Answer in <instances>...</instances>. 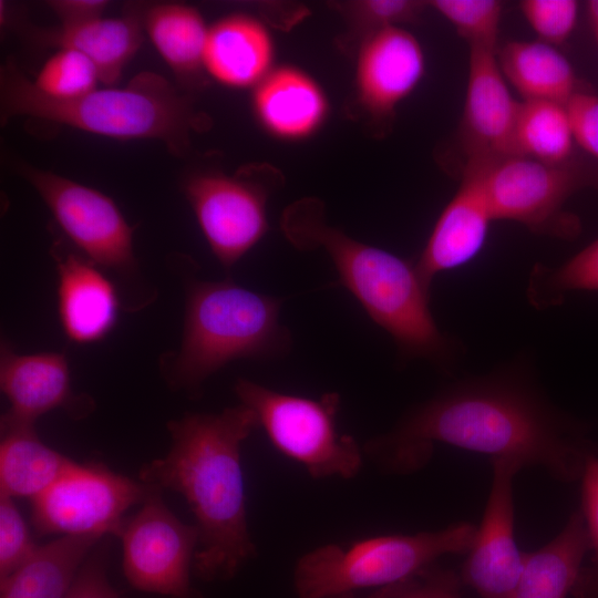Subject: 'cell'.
<instances>
[{
	"label": "cell",
	"mask_w": 598,
	"mask_h": 598,
	"mask_svg": "<svg viewBox=\"0 0 598 598\" xmlns=\"http://www.w3.org/2000/svg\"><path fill=\"white\" fill-rule=\"evenodd\" d=\"M0 388L10 402L1 416V430L34 426L38 417L55 409L79 420L95 408L91 396L72 391L63 353L18 354L8 341L1 346Z\"/></svg>",
	"instance_id": "cell-15"
},
{
	"label": "cell",
	"mask_w": 598,
	"mask_h": 598,
	"mask_svg": "<svg viewBox=\"0 0 598 598\" xmlns=\"http://www.w3.org/2000/svg\"><path fill=\"white\" fill-rule=\"evenodd\" d=\"M565 107L575 143L598 161V94L578 89Z\"/></svg>",
	"instance_id": "cell-35"
},
{
	"label": "cell",
	"mask_w": 598,
	"mask_h": 598,
	"mask_svg": "<svg viewBox=\"0 0 598 598\" xmlns=\"http://www.w3.org/2000/svg\"><path fill=\"white\" fill-rule=\"evenodd\" d=\"M496 49L470 45L462 118L466 164H488L516 155L514 137L520 102L509 91Z\"/></svg>",
	"instance_id": "cell-14"
},
{
	"label": "cell",
	"mask_w": 598,
	"mask_h": 598,
	"mask_svg": "<svg viewBox=\"0 0 598 598\" xmlns=\"http://www.w3.org/2000/svg\"><path fill=\"white\" fill-rule=\"evenodd\" d=\"M275 42L268 28L245 13L226 16L209 25L204 71L234 90H254L274 69Z\"/></svg>",
	"instance_id": "cell-20"
},
{
	"label": "cell",
	"mask_w": 598,
	"mask_h": 598,
	"mask_svg": "<svg viewBox=\"0 0 598 598\" xmlns=\"http://www.w3.org/2000/svg\"><path fill=\"white\" fill-rule=\"evenodd\" d=\"M109 2L104 0H53L49 8L61 25H76L103 17Z\"/></svg>",
	"instance_id": "cell-38"
},
{
	"label": "cell",
	"mask_w": 598,
	"mask_h": 598,
	"mask_svg": "<svg viewBox=\"0 0 598 598\" xmlns=\"http://www.w3.org/2000/svg\"><path fill=\"white\" fill-rule=\"evenodd\" d=\"M589 19L594 31H598V0L587 2Z\"/></svg>",
	"instance_id": "cell-39"
},
{
	"label": "cell",
	"mask_w": 598,
	"mask_h": 598,
	"mask_svg": "<svg viewBox=\"0 0 598 598\" xmlns=\"http://www.w3.org/2000/svg\"><path fill=\"white\" fill-rule=\"evenodd\" d=\"M445 18L468 45L496 48L503 3L497 0H432L427 2Z\"/></svg>",
	"instance_id": "cell-30"
},
{
	"label": "cell",
	"mask_w": 598,
	"mask_h": 598,
	"mask_svg": "<svg viewBox=\"0 0 598 598\" xmlns=\"http://www.w3.org/2000/svg\"><path fill=\"white\" fill-rule=\"evenodd\" d=\"M150 41L182 84L198 83L204 71V52L209 27L192 6L162 2L142 12Z\"/></svg>",
	"instance_id": "cell-23"
},
{
	"label": "cell",
	"mask_w": 598,
	"mask_h": 598,
	"mask_svg": "<svg viewBox=\"0 0 598 598\" xmlns=\"http://www.w3.org/2000/svg\"><path fill=\"white\" fill-rule=\"evenodd\" d=\"M109 545H96L79 570L65 598H120L107 577Z\"/></svg>",
	"instance_id": "cell-36"
},
{
	"label": "cell",
	"mask_w": 598,
	"mask_h": 598,
	"mask_svg": "<svg viewBox=\"0 0 598 598\" xmlns=\"http://www.w3.org/2000/svg\"><path fill=\"white\" fill-rule=\"evenodd\" d=\"M286 238L300 250L322 249L333 264L339 283L370 319L393 339L404 360L422 359L447 370L458 346L444 334L430 308L431 286L415 262L357 240L324 218L322 204L303 198L281 217Z\"/></svg>",
	"instance_id": "cell-3"
},
{
	"label": "cell",
	"mask_w": 598,
	"mask_h": 598,
	"mask_svg": "<svg viewBox=\"0 0 598 598\" xmlns=\"http://www.w3.org/2000/svg\"><path fill=\"white\" fill-rule=\"evenodd\" d=\"M587 553V528L579 508L550 542L525 553L523 573L512 598H566Z\"/></svg>",
	"instance_id": "cell-22"
},
{
	"label": "cell",
	"mask_w": 598,
	"mask_h": 598,
	"mask_svg": "<svg viewBox=\"0 0 598 598\" xmlns=\"http://www.w3.org/2000/svg\"><path fill=\"white\" fill-rule=\"evenodd\" d=\"M37 547L13 498L0 494V581L16 571Z\"/></svg>",
	"instance_id": "cell-34"
},
{
	"label": "cell",
	"mask_w": 598,
	"mask_h": 598,
	"mask_svg": "<svg viewBox=\"0 0 598 598\" xmlns=\"http://www.w3.org/2000/svg\"><path fill=\"white\" fill-rule=\"evenodd\" d=\"M574 290L598 291V238L556 268L536 265L526 292L530 305L542 310L558 306Z\"/></svg>",
	"instance_id": "cell-28"
},
{
	"label": "cell",
	"mask_w": 598,
	"mask_h": 598,
	"mask_svg": "<svg viewBox=\"0 0 598 598\" xmlns=\"http://www.w3.org/2000/svg\"><path fill=\"white\" fill-rule=\"evenodd\" d=\"M435 443L516 458L561 483L580 480L587 461L598 455L585 425L549 400L522 360L444 386L363 451L383 472L408 475L429 463Z\"/></svg>",
	"instance_id": "cell-1"
},
{
	"label": "cell",
	"mask_w": 598,
	"mask_h": 598,
	"mask_svg": "<svg viewBox=\"0 0 598 598\" xmlns=\"http://www.w3.org/2000/svg\"><path fill=\"white\" fill-rule=\"evenodd\" d=\"M493 220L476 175L465 167L457 192L415 261L423 279L432 286L437 275L472 260L483 248Z\"/></svg>",
	"instance_id": "cell-17"
},
{
	"label": "cell",
	"mask_w": 598,
	"mask_h": 598,
	"mask_svg": "<svg viewBox=\"0 0 598 598\" xmlns=\"http://www.w3.org/2000/svg\"><path fill=\"white\" fill-rule=\"evenodd\" d=\"M501 71L524 100L566 104L578 90L575 71L556 47L542 41H508L496 49Z\"/></svg>",
	"instance_id": "cell-25"
},
{
	"label": "cell",
	"mask_w": 598,
	"mask_h": 598,
	"mask_svg": "<svg viewBox=\"0 0 598 598\" xmlns=\"http://www.w3.org/2000/svg\"><path fill=\"white\" fill-rule=\"evenodd\" d=\"M168 453L145 463L138 480L179 493L199 533L193 573L204 581L234 578L256 556L246 511L243 442L259 427L244 404L219 413H186L166 424Z\"/></svg>",
	"instance_id": "cell-2"
},
{
	"label": "cell",
	"mask_w": 598,
	"mask_h": 598,
	"mask_svg": "<svg viewBox=\"0 0 598 598\" xmlns=\"http://www.w3.org/2000/svg\"><path fill=\"white\" fill-rule=\"evenodd\" d=\"M419 40L403 27L369 32L359 50L355 87L362 107L377 118L392 116L425 74Z\"/></svg>",
	"instance_id": "cell-16"
},
{
	"label": "cell",
	"mask_w": 598,
	"mask_h": 598,
	"mask_svg": "<svg viewBox=\"0 0 598 598\" xmlns=\"http://www.w3.org/2000/svg\"><path fill=\"white\" fill-rule=\"evenodd\" d=\"M35 89L53 100H73L97 89L99 72L93 62L73 49H58L32 81Z\"/></svg>",
	"instance_id": "cell-29"
},
{
	"label": "cell",
	"mask_w": 598,
	"mask_h": 598,
	"mask_svg": "<svg viewBox=\"0 0 598 598\" xmlns=\"http://www.w3.org/2000/svg\"><path fill=\"white\" fill-rule=\"evenodd\" d=\"M425 6L413 0H367L355 6V13L373 32L415 20Z\"/></svg>",
	"instance_id": "cell-37"
},
{
	"label": "cell",
	"mask_w": 598,
	"mask_h": 598,
	"mask_svg": "<svg viewBox=\"0 0 598 598\" xmlns=\"http://www.w3.org/2000/svg\"><path fill=\"white\" fill-rule=\"evenodd\" d=\"M515 154L548 164H567L574 137L565 104L524 100L515 126Z\"/></svg>",
	"instance_id": "cell-27"
},
{
	"label": "cell",
	"mask_w": 598,
	"mask_h": 598,
	"mask_svg": "<svg viewBox=\"0 0 598 598\" xmlns=\"http://www.w3.org/2000/svg\"><path fill=\"white\" fill-rule=\"evenodd\" d=\"M460 575L453 570L427 566L414 575L378 588L365 598H461ZM328 598H357L353 592Z\"/></svg>",
	"instance_id": "cell-32"
},
{
	"label": "cell",
	"mask_w": 598,
	"mask_h": 598,
	"mask_svg": "<svg viewBox=\"0 0 598 598\" xmlns=\"http://www.w3.org/2000/svg\"><path fill=\"white\" fill-rule=\"evenodd\" d=\"M519 8L538 41L553 47L569 39L579 14V4L574 0H523Z\"/></svg>",
	"instance_id": "cell-33"
},
{
	"label": "cell",
	"mask_w": 598,
	"mask_h": 598,
	"mask_svg": "<svg viewBox=\"0 0 598 598\" xmlns=\"http://www.w3.org/2000/svg\"><path fill=\"white\" fill-rule=\"evenodd\" d=\"M270 190L248 173H199L183 183L202 234L226 271L267 234Z\"/></svg>",
	"instance_id": "cell-12"
},
{
	"label": "cell",
	"mask_w": 598,
	"mask_h": 598,
	"mask_svg": "<svg viewBox=\"0 0 598 598\" xmlns=\"http://www.w3.org/2000/svg\"><path fill=\"white\" fill-rule=\"evenodd\" d=\"M0 113L2 124L23 115L110 138L158 140L177 156L205 122L189 96L158 73L141 72L123 87L61 101L40 93L11 59L0 71Z\"/></svg>",
	"instance_id": "cell-4"
},
{
	"label": "cell",
	"mask_w": 598,
	"mask_h": 598,
	"mask_svg": "<svg viewBox=\"0 0 598 598\" xmlns=\"http://www.w3.org/2000/svg\"><path fill=\"white\" fill-rule=\"evenodd\" d=\"M17 172L38 192L60 227L87 259L118 272L135 270L133 228L112 198L25 163H19Z\"/></svg>",
	"instance_id": "cell-11"
},
{
	"label": "cell",
	"mask_w": 598,
	"mask_h": 598,
	"mask_svg": "<svg viewBox=\"0 0 598 598\" xmlns=\"http://www.w3.org/2000/svg\"><path fill=\"white\" fill-rule=\"evenodd\" d=\"M580 481V511L587 528L588 553L571 595L574 598H598V455L587 461Z\"/></svg>",
	"instance_id": "cell-31"
},
{
	"label": "cell",
	"mask_w": 598,
	"mask_h": 598,
	"mask_svg": "<svg viewBox=\"0 0 598 598\" xmlns=\"http://www.w3.org/2000/svg\"><path fill=\"white\" fill-rule=\"evenodd\" d=\"M281 305L230 278L188 280L181 348L162 364L168 385L198 396L207 378L233 361L286 357L292 337L280 320Z\"/></svg>",
	"instance_id": "cell-5"
},
{
	"label": "cell",
	"mask_w": 598,
	"mask_h": 598,
	"mask_svg": "<svg viewBox=\"0 0 598 598\" xmlns=\"http://www.w3.org/2000/svg\"><path fill=\"white\" fill-rule=\"evenodd\" d=\"M234 391L251 409L272 445L302 464L315 478H352L362 466L355 439L337 429L340 395L318 399L287 394L247 379H237Z\"/></svg>",
	"instance_id": "cell-7"
},
{
	"label": "cell",
	"mask_w": 598,
	"mask_h": 598,
	"mask_svg": "<svg viewBox=\"0 0 598 598\" xmlns=\"http://www.w3.org/2000/svg\"><path fill=\"white\" fill-rule=\"evenodd\" d=\"M476 526L458 522L439 530L382 535L336 544L305 554L295 567L299 598H328L362 588H381L408 578L448 554H466Z\"/></svg>",
	"instance_id": "cell-6"
},
{
	"label": "cell",
	"mask_w": 598,
	"mask_h": 598,
	"mask_svg": "<svg viewBox=\"0 0 598 598\" xmlns=\"http://www.w3.org/2000/svg\"><path fill=\"white\" fill-rule=\"evenodd\" d=\"M61 326L76 343H93L111 332L118 316L113 283L96 264L76 254L54 251Z\"/></svg>",
	"instance_id": "cell-19"
},
{
	"label": "cell",
	"mask_w": 598,
	"mask_h": 598,
	"mask_svg": "<svg viewBox=\"0 0 598 598\" xmlns=\"http://www.w3.org/2000/svg\"><path fill=\"white\" fill-rule=\"evenodd\" d=\"M491 491L460 578L481 598H512L525 563L515 540L513 481L525 465L511 457L491 458Z\"/></svg>",
	"instance_id": "cell-13"
},
{
	"label": "cell",
	"mask_w": 598,
	"mask_h": 598,
	"mask_svg": "<svg viewBox=\"0 0 598 598\" xmlns=\"http://www.w3.org/2000/svg\"><path fill=\"white\" fill-rule=\"evenodd\" d=\"M251 105L259 125L272 137L286 142L315 135L329 114L322 86L292 65L275 66L252 90Z\"/></svg>",
	"instance_id": "cell-18"
},
{
	"label": "cell",
	"mask_w": 598,
	"mask_h": 598,
	"mask_svg": "<svg viewBox=\"0 0 598 598\" xmlns=\"http://www.w3.org/2000/svg\"><path fill=\"white\" fill-rule=\"evenodd\" d=\"M143 10L130 9L118 18H97L76 25L27 29L30 39L44 47L73 49L95 65L100 82L114 85L143 42Z\"/></svg>",
	"instance_id": "cell-21"
},
{
	"label": "cell",
	"mask_w": 598,
	"mask_h": 598,
	"mask_svg": "<svg viewBox=\"0 0 598 598\" xmlns=\"http://www.w3.org/2000/svg\"><path fill=\"white\" fill-rule=\"evenodd\" d=\"M154 488L100 463H74L32 501V525L41 536H115L126 511Z\"/></svg>",
	"instance_id": "cell-10"
},
{
	"label": "cell",
	"mask_w": 598,
	"mask_h": 598,
	"mask_svg": "<svg viewBox=\"0 0 598 598\" xmlns=\"http://www.w3.org/2000/svg\"><path fill=\"white\" fill-rule=\"evenodd\" d=\"M594 34H595L596 42H597V45H598V31H594Z\"/></svg>",
	"instance_id": "cell-40"
},
{
	"label": "cell",
	"mask_w": 598,
	"mask_h": 598,
	"mask_svg": "<svg viewBox=\"0 0 598 598\" xmlns=\"http://www.w3.org/2000/svg\"><path fill=\"white\" fill-rule=\"evenodd\" d=\"M115 536L122 542L123 573L133 588L167 598H205L190 581L198 529L176 517L161 488L124 518Z\"/></svg>",
	"instance_id": "cell-9"
},
{
	"label": "cell",
	"mask_w": 598,
	"mask_h": 598,
	"mask_svg": "<svg viewBox=\"0 0 598 598\" xmlns=\"http://www.w3.org/2000/svg\"><path fill=\"white\" fill-rule=\"evenodd\" d=\"M0 494L34 499L75 462L45 445L34 426L1 430Z\"/></svg>",
	"instance_id": "cell-26"
},
{
	"label": "cell",
	"mask_w": 598,
	"mask_h": 598,
	"mask_svg": "<svg viewBox=\"0 0 598 598\" xmlns=\"http://www.w3.org/2000/svg\"><path fill=\"white\" fill-rule=\"evenodd\" d=\"M99 536H61L33 554L0 581V598H65Z\"/></svg>",
	"instance_id": "cell-24"
},
{
	"label": "cell",
	"mask_w": 598,
	"mask_h": 598,
	"mask_svg": "<svg viewBox=\"0 0 598 598\" xmlns=\"http://www.w3.org/2000/svg\"><path fill=\"white\" fill-rule=\"evenodd\" d=\"M474 172L494 220H514L530 230L575 236L576 217L564 206L586 178L571 164H548L514 155L488 164H466Z\"/></svg>",
	"instance_id": "cell-8"
}]
</instances>
